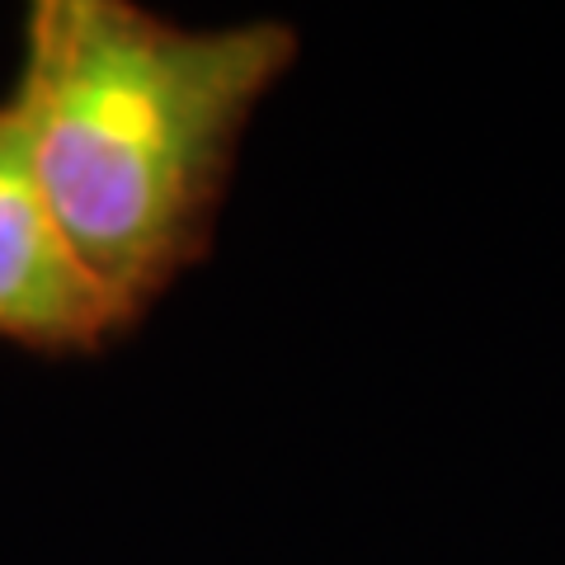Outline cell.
Returning <instances> with one entry per match:
<instances>
[{
	"mask_svg": "<svg viewBox=\"0 0 565 565\" xmlns=\"http://www.w3.org/2000/svg\"><path fill=\"white\" fill-rule=\"evenodd\" d=\"M297 62L278 20L39 0L10 104L62 236L128 326L207 255L245 128Z\"/></svg>",
	"mask_w": 565,
	"mask_h": 565,
	"instance_id": "6da1fadb",
	"label": "cell"
},
{
	"mask_svg": "<svg viewBox=\"0 0 565 565\" xmlns=\"http://www.w3.org/2000/svg\"><path fill=\"white\" fill-rule=\"evenodd\" d=\"M128 330L62 236L29 166L24 128L0 99V344L99 353Z\"/></svg>",
	"mask_w": 565,
	"mask_h": 565,
	"instance_id": "7a4b0ae2",
	"label": "cell"
}]
</instances>
